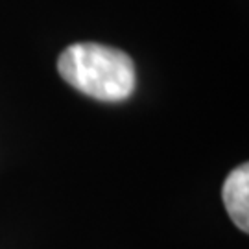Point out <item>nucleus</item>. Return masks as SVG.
Instances as JSON below:
<instances>
[{"instance_id":"1","label":"nucleus","mask_w":249,"mask_h":249,"mask_svg":"<svg viewBox=\"0 0 249 249\" xmlns=\"http://www.w3.org/2000/svg\"><path fill=\"white\" fill-rule=\"evenodd\" d=\"M59 76L71 87L100 102H124L135 92L137 71L125 52L98 43H78L57 59Z\"/></svg>"},{"instance_id":"2","label":"nucleus","mask_w":249,"mask_h":249,"mask_svg":"<svg viewBox=\"0 0 249 249\" xmlns=\"http://www.w3.org/2000/svg\"><path fill=\"white\" fill-rule=\"evenodd\" d=\"M222 199L231 220L240 231H249V166L244 162L225 178Z\"/></svg>"}]
</instances>
